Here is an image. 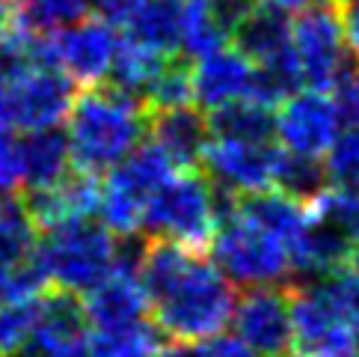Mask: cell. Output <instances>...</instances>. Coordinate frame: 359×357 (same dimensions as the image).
<instances>
[{"instance_id": "ba28073f", "label": "cell", "mask_w": 359, "mask_h": 357, "mask_svg": "<svg viewBox=\"0 0 359 357\" xmlns=\"http://www.w3.org/2000/svg\"><path fill=\"white\" fill-rule=\"evenodd\" d=\"M6 81L9 122L24 131L57 129L74 108L72 78L54 63H27V66L0 72Z\"/></svg>"}, {"instance_id": "f1b7e54d", "label": "cell", "mask_w": 359, "mask_h": 357, "mask_svg": "<svg viewBox=\"0 0 359 357\" xmlns=\"http://www.w3.org/2000/svg\"><path fill=\"white\" fill-rule=\"evenodd\" d=\"M93 0H21L24 21L36 30H50L60 24L81 21Z\"/></svg>"}, {"instance_id": "7a4b0ae2", "label": "cell", "mask_w": 359, "mask_h": 357, "mask_svg": "<svg viewBox=\"0 0 359 357\" xmlns=\"http://www.w3.org/2000/svg\"><path fill=\"white\" fill-rule=\"evenodd\" d=\"M149 131V108L122 86H89L69 113V146L74 167L104 173L122 164Z\"/></svg>"}, {"instance_id": "603a6c76", "label": "cell", "mask_w": 359, "mask_h": 357, "mask_svg": "<svg viewBox=\"0 0 359 357\" xmlns=\"http://www.w3.org/2000/svg\"><path fill=\"white\" fill-rule=\"evenodd\" d=\"M42 229L36 223L27 200L0 197V257L6 259H30L36 257Z\"/></svg>"}, {"instance_id": "e0dca14e", "label": "cell", "mask_w": 359, "mask_h": 357, "mask_svg": "<svg viewBox=\"0 0 359 357\" xmlns=\"http://www.w3.org/2000/svg\"><path fill=\"white\" fill-rule=\"evenodd\" d=\"M101 188L104 185L98 182V176L74 170L62 178V182L50 185V188L27 190L24 200H27L36 223H39V229L45 233V229H54L60 223L93 218L101 209Z\"/></svg>"}, {"instance_id": "e575fe53", "label": "cell", "mask_w": 359, "mask_h": 357, "mask_svg": "<svg viewBox=\"0 0 359 357\" xmlns=\"http://www.w3.org/2000/svg\"><path fill=\"white\" fill-rule=\"evenodd\" d=\"M190 4H202V6H214V4H220V0H190Z\"/></svg>"}, {"instance_id": "9a60e30c", "label": "cell", "mask_w": 359, "mask_h": 357, "mask_svg": "<svg viewBox=\"0 0 359 357\" xmlns=\"http://www.w3.org/2000/svg\"><path fill=\"white\" fill-rule=\"evenodd\" d=\"M194 96L202 110H217L255 96V63L238 48H220L194 63Z\"/></svg>"}, {"instance_id": "484cf974", "label": "cell", "mask_w": 359, "mask_h": 357, "mask_svg": "<svg viewBox=\"0 0 359 357\" xmlns=\"http://www.w3.org/2000/svg\"><path fill=\"white\" fill-rule=\"evenodd\" d=\"M42 298L0 301V357H15L18 351H24L30 346L36 322H39Z\"/></svg>"}, {"instance_id": "9c48e42d", "label": "cell", "mask_w": 359, "mask_h": 357, "mask_svg": "<svg viewBox=\"0 0 359 357\" xmlns=\"http://www.w3.org/2000/svg\"><path fill=\"white\" fill-rule=\"evenodd\" d=\"M122 39L107 18H81L62 24L60 30L48 33V57L60 66L72 81L86 86H98L113 74Z\"/></svg>"}, {"instance_id": "ffe728a7", "label": "cell", "mask_w": 359, "mask_h": 357, "mask_svg": "<svg viewBox=\"0 0 359 357\" xmlns=\"http://www.w3.org/2000/svg\"><path fill=\"white\" fill-rule=\"evenodd\" d=\"M21 158H24V188L27 190L57 185L74 167L69 137L60 134L57 129L27 131V137L21 140Z\"/></svg>"}, {"instance_id": "d6a6232c", "label": "cell", "mask_w": 359, "mask_h": 357, "mask_svg": "<svg viewBox=\"0 0 359 357\" xmlns=\"http://www.w3.org/2000/svg\"><path fill=\"white\" fill-rule=\"evenodd\" d=\"M21 21V0H0V45Z\"/></svg>"}, {"instance_id": "836d02e7", "label": "cell", "mask_w": 359, "mask_h": 357, "mask_svg": "<svg viewBox=\"0 0 359 357\" xmlns=\"http://www.w3.org/2000/svg\"><path fill=\"white\" fill-rule=\"evenodd\" d=\"M259 4H271V6H279V9H306L315 0H259Z\"/></svg>"}, {"instance_id": "8992f818", "label": "cell", "mask_w": 359, "mask_h": 357, "mask_svg": "<svg viewBox=\"0 0 359 357\" xmlns=\"http://www.w3.org/2000/svg\"><path fill=\"white\" fill-rule=\"evenodd\" d=\"M294 51L309 89L336 93V86L359 69V54L344 36L336 0H315L300 9L294 21Z\"/></svg>"}, {"instance_id": "4fadbf2b", "label": "cell", "mask_w": 359, "mask_h": 357, "mask_svg": "<svg viewBox=\"0 0 359 357\" xmlns=\"http://www.w3.org/2000/svg\"><path fill=\"white\" fill-rule=\"evenodd\" d=\"M93 325L81 295L50 286L42 298L39 322L27 351L33 357H89Z\"/></svg>"}, {"instance_id": "4dcf8cb0", "label": "cell", "mask_w": 359, "mask_h": 357, "mask_svg": "<svg viewBox=\"0 0 359 357\" xmlns=\"http://www.w3.org/2000/svg\"><path fill=\"white\" fill-rule=\"evenodd\" d=\"M332 98H336V105H339L344 129H359V69L336 86Z\"/></svg>"}, {"instance_id": "44dd1931", "label": "cell", "mask_w": 359, "mask_h": 357, "mask_svg": "<svg viewBox=\"0 0 359 357\" xmlns=\"http://www.w3.org/2000/svg\"><path fill=\"white\" fill-rule=\"evenodd\" d=\"M211 131L214 137L271 143V140H276V113L264 101L241 98L226 108L211 110Z\"/></svg>"}, {"instance_id": "5b68a950", "label": "cell", "mask_w": 359, "mask_h": 357, "mask_svg": "<svg viewBox=\"0 0 359 357\" xmlns=\"http://www.w3.org/2000/svg\"><path fill=\"white\" fill-rule=\"evenodd\" d=\"M223 194L199 167H178L151 194L143 226L151 235L170 238L194 250L211 247L220 226Z\"/></svg>"}, {"instance_id": "d4e9b609", "label": "cell", "mask_w": 359, "mask_h": 357, "mask_svg": "<svg viewBox=\"0 0 359 357\" xmlns=\"http://www.w3.org/2000/svg\"><path fill=\"white\" fill-rule=\"evenodd\" d=\"M161 330L155 322H140L119 330H93L89 357H155L161 354Z\"/></svg>"}, {"instance_id": "2e32d148", "label": "cell", "mask_w": 359, "mask_h": 357, "mask_svg": "<svg viewBox=\"0 0 359 357\" xmlns=\"http://www.w3.org/2000/svg\"><path fill=\"white\" fill-rule=\"evenodd\" d=\"M149 134L175 167H199L205 149L211 143V117H205L199 105H182L149 113Z\"/></svg>"}, {"instance_id": "83f0119b", "label": "cell", "mask_w": 359, "mask_h": 357, "mask_svg": "<svg viewBox=\"0 0 359 357\" xmlns=\"http://www.w3.org/2000/svg\"><path fill=\"white\" fill-rule=\"evenodd\" d=\"M327 176L330 188L359 194V129H344L339 140L327 152Z\"/></svg>"}, {"instance_id": "d6986e66", "label": "cell", "mask_w": 359, "mask_h": 357, "mask_svg": "<svg viewBox=\"0 0 359 357\" xmlns=\"http://www.w3.org/2000/svg\"><path fill=\"white\" fill-rule=\"evenodd\" d=\"M184 0H146L134 12V18L125 24V39L155 51V54L175 57L184 51Z\"/></svg>"}, {"instance_id": "1f68e13d", "label": "cell", "mask_w": 359, "mask_h": 357, "mask_svg": "<svg viewBox=\"0 0 359 357\" xmlns=\"http://www.w3.org/2000/svg\"><path fill=\"white\" fill-rule=\"evenodd\" d=\"M146 0H93L95 12L101 18H107L110 24H128Z\"/></svg>"}, {"instance_id": "ac0fdd59", "label": "cell", "mask_w": 359, "mask_h": 357, "mask_svg": "<svg viewBox=\"0 0 359 357\" xmlns=\"http://www.w3.org/2000/svg\"><path fill=\"white\" fill-rule=\"evenodd\" d=\"M235 48L247 54L255 66L273 63L294 51V21L288 9L255 4L235 30Z\"/></svg>"}, {"instance_id": "3957f363", "label": "cell", "mask_w": 359, "mask_h": 357, "mask_svg": "<svg viewBox=\"0 0 359 357\" xmlns=\"http://www.w3.org/2000/svg\"><path fill=\"white\" fill-rule=\"evenodd\" d=\"M36 257H39L50 286L81 295L116 271L122 262V247L119 235L107 223L81 218L45 229Z\"/></svg>"}, {"instance_id": "52a82bcc", "label": "cell", "mask_w": 359, "mask_h": 357, "mask_svg": "<svg viewBox=\"0 0 359 357\" xmlns=\"http://www.w3.org/2000/svg\"><path fill=\"white\" fill-rule=\"evenodd\" d=\"M288 289L294 310L291 357H359V327L324 280H294Z\"/></svg>"}, {"instance_id": "277c9868", "label": "cell", "mask_w": 359, "mask_h": 357, "mask_svg": "<svg viewBox=\"0 0 359 357\" xmlns=\"http://www.w3.org/2000/svg\"><path fill=\"white\" fill-rule=\"evenodd\" d=\"M211 259L241 289L282 286L288 277H294L291 247L252 223L247 214H241L229 194H223L220 226L211 238Z\"/></svg>"}, {"instance_id": "7c38bea8", "label": "cell", "mask_w": 359, "mask_h": 357, "mask_svg": "<svg viewBox=\"0 0 359 357\" xmlns=\"http://www.w3.org/2000/svg\"><path fill=\"white\" fill-rule=\"evenodd\" d=\"M341 131L339 105L324 89H303L276 108V143L297 155L327 158Z\"/></svg>"}, {"instance_id": "cb8c5ba5", "label": "cell", "mask_w": 359, "mask_h": 357, "mask_svg": "<svg viewBox=\"0 0 359 357\" xmlns=\"http://www.w3.org/2000/svg\"><path fill=\"white\" fill-rule=\"evenodd\" d=\"M194 66H190L187 54H175L166 57L161 72L155 74V81L146 89L143 105L151 110H166V108H182V105H194Z\"/></svg>"}, {"instance_id": "5bb4252c", "label": "cell", "mask_w": 359, "mask_h": 357, "mask_svg": "<svg viewBox=\"0 0 359 357\" xmlns=\"http://www.w3.org/2000/svg\"><path fill=\"white\" fill-rule=\"evenodd\" d=\"M137 253L140 250H122V262L116 271L86 292L83 307L93 330H119L146 322V310H151V304L137 274Z\"/></svg>"}, {"instance_id": "8fae6325", "label": "cell", "mask_w": 359, "mask_h": 357, "mask_svg": "<svg viewBox=\"0 0 359 357\" xmlns=\"http://www.w3.org/2000/svg\"><path fill=\"white\" fill-rule=\"evenodd\" d=\"M279 152L282 146H276L273 140L252 143V140L211 137L199 167L217 185V190L229 197H247L273 188Z\"/></svg>"}, {"instance_id": "f546056e", "label": "cell", "mask_w": 359, "mask_h": 357, "mask_svg": "<svg viewBox=\"0 0 359 357\" xmlns=\"http://www.w3.org/2000/svg\"><path fill=\"white\" fill-rule=\"evenodd\" d=\"M24 185V158L21 143L12 134V122L0 119V197L12 194Z\"/></svg>"}, {"instance_id": "7402d4cb", "label": "cell", "mask_w": 359, "mask_h": 357, "mask_svg": "<svg viewBox=\"0 0 359 357\" xmlns=\"http://www.w3.org/2000/svg\"><path fill=\"white\" fill-rule=\"evenodd\" d=\"M273 188L285 190L288 197L312 206L318 197H324L330 190V176H327V164L320 158L309 155H297V152L282 149L279 161H276V178Z\"/></svg>"}, {"instance_id": "4316f807", "label": "cell", "mask_w": 359, "mask_h": 357, "mask_svg": "<svg viewBox=\"0 0 359 357\" xmlns=\"http://www.w3.org/2000/svg\"><path fill=\"white\" fill-rule=\"evenodd\" d=\"M229 39H232V33L217 18V12L211 6L190 4L187 0V15H184V54L187 57H205L211 51H220L226 48Z\"/></svg>"}, {"instance_id": "6da1fadb", "label": "cell", "mask_w": 359, "mask_h": 357, "mask_svg": "<svg viewBox=\"0 0 359 357\" xmlns=\"http://www.w3.org/2000/svg\"><path fill=\"white\" fill-rule=\"evenodd\" d=\"M151 322L172 342H199L220 337L232 325L238 295L220 268L202 250L151 235L137 253Z\"/></svg>"}, {"instance_id": "30bf717a", "label": "cell", "mask_w": 359, "mask_h": 357, "mask_svg": "<svg viewBox=\"0 0 359 357\" xmlns=\"http://www.w3.org/2000/svg\"><path fill=\"white\" fill-rule=\"evenodd\" d=\"M235 337L243 339L259 357L294 354V310L288 286L243 289L232 316Z\"/></svg>"}]
</instances>
